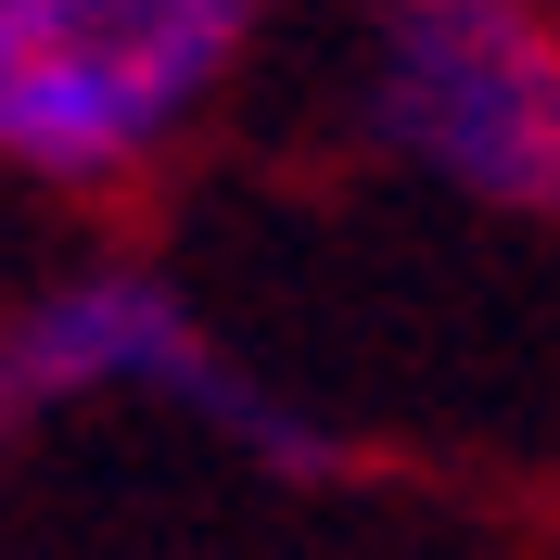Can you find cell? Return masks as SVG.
Segmentation results:
<instances>
[{
    "instance_id": "cell-1",
    "label": "cell",
    "mask_w": 560,
    "mask_h": 560,
    "mask_svg": "<svg viewBox=\"0 0 560 560\" xmlns=\"http://www.w3.org/2000/svg\"><path fill=\"white\" fill-rule=\"evenodd\" d=\"M268 0H0V178L103 205L230 103Z\"/></svg>"
},
{
    "instance_id": "cell-2",
    "label": "cell",
    "mask_w": 560,
    "mask_h": 560,
    "mask_svg": "<svg viewBox=\"0 0 560 560\" xmlns=\"http://www.w3.org/2000/svg\"><path fill=\"white\" fill-rule=\"evenodd\" d=\"M77 408H178L268 471H331V433L306 408H280L217 345V318L140 255L51 268L38 293L0 306V433H38V420H77Z\"/></svg>"
},
{
    "instance_id": "cell-3",
    "label": "cell",
    "mask_w": 560,
    "mask_h": 560,
    "mask_svg": "<svg viewBox=\"0 0 560 560\" xmlns=\"http://www.w3.org/2000/svg\"><path fill=\"white\" fill-rule=\"evenodd\" d=\"M357 115L408 178L485 217H560V13L535 0H395Z\"/></svg>"
}]
</instances>
